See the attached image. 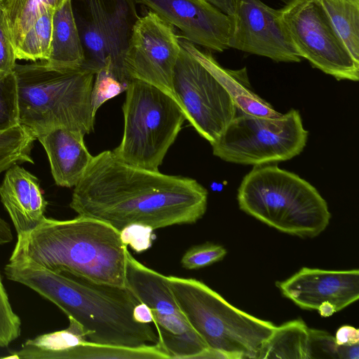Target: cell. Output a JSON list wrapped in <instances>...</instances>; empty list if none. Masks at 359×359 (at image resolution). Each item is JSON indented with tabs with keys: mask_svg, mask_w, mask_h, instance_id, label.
<instances>
[{
	"mask_svg": "<svg viewBox=\"0 0 359 359\" xmlns=\"http://www.w3.org/2000/svg\"><path fill=\"white\" fill-rule=\"evenodd\" d=\"M208 196L193 178L130 165L104 151L74 187L69 206L119 232L133 224L155 230L196 223L206 212Z\"/></svg>",
	"mask_w": 359,
	"mask_h": 359,
	"instance_id": "6da1fadb",
	"label": "cell"
},
{
	"mask_svg": "<svg viewBox=\"0 0 359 359\" xmlns=\"http://www.w3.org/2000/svg\"><path fill=\"white\" fill-rule=\"evenodd\" d=\"M4 273L60 308L82 327L88 341L138 348L156 344L157 334L133 316L138 300L126 287L97 283L65 273L8 262Z\"/></svg>",
	"mask_w": 359,
	"mask_h": 359,
	"instance_id": "7a4b0ae2",
	"label": "cell"
},
{
	"mask_svg": "<svg viewBox=\"0 0 359 359\" xmlns=\"http://www.w3.org/2000/svg\"><path fill=\"white\" fill-rule=\"evenodd\" d=\"M127 250L120 232L102 221L81 215L68 220L45 217L18 235L8 262L125 287Z\"/></svg>",
	"mask_w": 359,
	"mask_h": 359,
	"instance_id": "3957f363",
	"label": "cell"
},
{
	"mask_svg": "<svg viewBox=\"0 0 359 359\" xmlns=\"http://www.w3.org/2000/svg\"><path fill=\"white\" fill-rule=\"evenodd\" d=\"M20 124L36 138L55 128L84 135L93 130L90 96L95 72L81 68L62 70L44 61L15 64Z\"/></svg>",
	"mask_w": 359,
	"mask_h": 359,
	"instance_id": "277c9868",
	"label": "cell"
},
{
	"mask_svg": "<svg viewBox=\"0 0 359 359\" xmlns=\"http://www.w3.org/2000/svg\"><path fill=\"white\" fill-rule=\"evenodd\" d=\"M237 199L248 215L301 238L320 235L331 219L327 202L313 186L270 163L255 165L243 177Z\"/></svg>",
	"mask_w": 359,
	"mask_h": 359,
	"instance_id": "5b68a950",
	"label": "cell"
},
{
	"mask_svg": "<svg viewBox=\"0 0 359 359\" xmlns=\"http://www.w3.org/2000/svg\"><path fill=\"white\" fill-rule=\"evenodd\" d=\"M168 278L179 307L208 348L229 359H257L274 324L234 307L200 280Z\"/></svg>",
	"mask_w": 359,
	"mask_h": 359,
	"instance_id": "8992f818",
	"label": "cell"
},
{
	"mask_svg": "<svg viewBox=\"0 0 359 359\" xmlns=\"http://www.w3.org/2000/svg\"><path fill=\"white\" fill-rule=\"evenodd\" d=\"M126 92L123 137L112 151L125 163L157 171L185 116L172 95L151 84L133 79Z\"/></svg>",
	"mask_w": 359,
	"mask_h": 359,
	"instance_id": "52a82bcc",
	"label": "cell"
},
{
	"mask_svg": "<svg viewBox=\"0 0 359 359\" xmlns=\"http://www.w3.org/2000/svg\"><path fill=\"white\" fill-rule=\"evenodd\" d=\"M308 135L296 109L274 118L241 112L211 146L212 154L224 161L255 166L287 161L299 155L306 146Z\"/></svg>",
	"mask_w": 359,
	"mask_h": 359,
	"instance_id": "ba28073f",
	"label": "cell"
},
{
	"mask_svg": "<svg viewBox=\"0 0 359 359\" xmlns=\"http://www.w3.org/2000/svg\"><path fill=\"white\" fill-rule=\"evenodd\" d=\"M278 18L299 57L337 80L358 81L356 61L316 0H283Z\"/></svg>",
	"mask_w": 359,
	"mask_h": 359,
	"instance_id": "9c48e42d",
	"label": "cell"
},
{
	"mask_svg": "<svg viewBox=\"0 0 359 359\" xmlns=\"http://www.w3.org/2000/svg\"><path fill=\"white\" fill-rule=\"evenodd\" d=\"M71 1L83 49V67L96 73L110 60L115 76L128 84L123 70V57L139 18L137 0Z\"/></svg>",
	"mask_w": 359,
	"mask_h": 359,
	"instance_id": "30bf717a",
	"label": "cell"
},
{
	"mask_svg": "<svg viewBox=\"0 0 359 359\" xmlns=\"http://www.w3.org/2000/svg\"><path fill=\"white\" fill-rule=\"evenodd\" d=\"M126 287L151 309L158 343L169 358H198L208 347L179 307L168 276L141 264L127 250Z\"/></svg>",
	"mask_w": 359,
	"mask_h": 359,
	"instance_id": "8fae6325",
	"label": "cell"
},
{
	"mask_svg": "<svg viewBox=\"0 0 359 359\" xmlns=\"http://www.w3.org/2000/svg\"><path fill=\"white\" fill-rule=\"evenodd\" d=\"M172 89L186 120L210 144L237 115L238 109L224 88L182 46L173 72Z\"/></svg>",
	"mask_w": 359,
	"mask_h": 359,
	"instance_id": "7c38bea8",
	"label": "cell"
},
{
	"mask_svg": "<svg viewBox=\"0 0 359 359\" xmlns=\"http://www.w3.org/2000/svg\"><path fill=\"white\" fill-rule=\"evenodd\" d=\"M180 49L174 27L150 11L133 27L123 57L126 78L151 84L174 97L172 80Z\"/></svg>",
	"mask_w": 359,
	"mask_h": 359,
	"instance_id": "4fadbf2b",
	"label": "cell"
},
{
	"mask_svg": "<svg viewBox=\"0 0 359 359\" xmlns=\"http://www.w3.org/2000/svg\"><path fill=\"white\" fill-rule=\"evenodd\" d=\"M231 18L229 48L264 56L276 62H299L278 18V10L260 0H236Z\"/></svg>",
	"mask_w": 359,
	"mask_h": 359,
	"instance_id": "5bb4252c",
	"label": "cell"
},
{
	"mask_svg": "<svg viewBox=\"0 0 359 359\" xmlns=\"http://www.w3.org/2000/svg\"><path fill=\"white\" fill-rule=\"evenodd\" d=\"M177 27L182 38L209 51L229 48L231 18L205 0H137Z\"/></svg>",
	"mask_w": 359,
	"mask_h": 359,
	"instance_id": "9a60e30c",
	"label": "cell"
},
{
	"mask_svg": "<svg viewBox=\"0 0 359 359\" xmlns=\"http://www.w3.org/2000/svg\"><path fill=\"white\" fill-rule=\"evenodd\" d=\"M276 286L301 309L317 310L328 302L339 311L358 300L359 271L303 267L289 278L277 282Z\"/></svg>",
	"mask_w": 359,
	"mask_h": 359,
	"instance_id": "2e32d148",
	"label": "cell"
},
{
	"mask_svg": "<svg viewBox=\"0 0 359 359\" xmlns=\"http://www.w3.org/2000/svg\"><path fill=\"white\" fill-rule=\"evenodd\" d=\"M0 198L18 235L32 230L46 217L47 202L39 180L19 164L6 170Z\"/></svg>",
	"mask_w": 359,
	"mask_h": 359,
	"instance_id": "e0dca14e",
	"label": "cell"
},
{
	"mask_svg": "<svg viewBox=\"0 0 359 359\" xmlns=\"http://www.w3.org/2000/svg\"><path fill=\"white\" fill-rule=\"evenodd\" d=\"M84 135L67 128H55L36 139L43 147L53 177L58 186L75 187L81 180L93 156L89 153Z\"/></svg>",
	"mask_w": 359,
	"mask_h": 359,
	"instance_id": "ac0fdd59",
	"label": "cell"
},
{
	"mask_svg": "<svg viewBox=\"0 0 359 359\" xmlns=\"http://www.w3.org/2000/svg\"><path fill=\"white\" fill-rule=\"evenodd\" d=\"M179 43L219 82L231 96L238 110L249 115L266 118L278 117L282 114L252 91L245 67L238 70L226 69L216 61L209 50H201L182 37H179Z\"/></svg>",
	"mask_w": 359,
	"mask_h": 359,
	"instance_id": "d6986e66",
	"label": "cell"
},
{
	"mask_svg": "<svg viewBox=\"0 0 359 359\" xmlns=\"http://www.w3.org/2000/svg\"><path fill=\"white\" fill-rule=\"evenodd\" d=\"M45 63L53 68L74 70L83 67L85 57L71 0L54 11L50 54Z\"/></svg>",
	"mask_w": 359,
	"mask_h": 359,
	"instance_id": "ffe728a7",
	"label": "cell"
},
{
	"mask_svg": "<svg viewBox=\"0 0 359 359\" xmlns=\"http://www.w3.org/2000/svg\"><path fill=\"white\" fill-rule=\"evenodd\" d=\"M67 328L28 339L20 350L8 358L22 359H58L70 348L88 341L80 325L68 318Z\"/></svg>",
	"mask_w": 359,
	"mask_h": 359,
	"instance_id": "44dd1931",
	"label": "cell"
},
{
	"mask_svg": "<svg viewBox=\"0 0 359 359\" xmlns=\"http://www.w3.org/2000/svg\"><path fill=\"white\" fill-rule=\"evenodd\" d=\"M308 330L301 319L276 326L257 359H307Z\"/></svg>",
	"mask_w": 359,
	"mask_h": 359,
	"instance_id": "7402d4cb",
	"label": "cell"
},
{
	"mask_svg": "<svg viewBox=\"0 0 359 359\" xmlns=\"http://www.w3.org/2000/svg\"><path fill=\"white\" fill-rule=\"evenodd\" d=\"M353 57L359 62V0H316Z\"/></svg>",
	"mask_w": 359,
	"mask_h": 359,
	"instance_id": "603a6c76",
	"label": "cell"
},
{
	"mask_svg": "<svg viewBox=\"0 0 359 359\" xmlns=\"http://www.w3.org/2000/svg\"><path fill=\"white\" fill-rule=\"evenodd\" d=\"M65 0H0L15 51L46 8H60Z\"/></svg>",
	"mask_w": 359,
	"mask_h": 359,
	"instance_id": "cb8c5ba5",
	"label": "cell"
},
{
	"mask_svg": "<svg viewBox=\"0 0 359 359\" xmlns=\"http://www.w3.org/2000/svg\"><path fill=\"white\" fill-rule=\"evenodd\" d=\"M66 359H168L158 343L138 348L103 345L86 341L68 350Z\"/></svg>",
	"mask_w": 359,
	"mask_h": 359,
	"instance_id": "d4e9b609",
	"label": "cell"
},
{
	"mask_svg": "<svg viewBox=\"0 0 359 359\" xmlns=\"http://www.w3.org/2000/svg\"><path fill=\"white\" fill-rule=\"evenodd\" d=\"M54 9L44 8L15 50L16 58L46 61L50 54Z\"/></svg>",
	"mask_w": 359,
	"mask_h": 359,
	"instance_id": "484cf974",
	"label": "cell"
},
{
	"mask_svg": "<svg viewBox=\"0 0 359 359\" xmlns=\"http://www.w3.org/2000/svg\"><path fill=\"white\" fill-rule=\"evenodd\" d=\"M128 84L120 81L113 72L112 63L107 60L95 75L91 91L90 102L93 114L107 100L126 90Z\"/></svg>",
	"mask_w": 359,
	"mask_h": 359,
	"instance_id": "4316f807",
	"label": "cell"
},
{
	"mask_svg": "<svg viewBox=\"0 0 359 359\" xmlns=\"http://www.w3.org/2000/svg\"><path fill=\"white\" fill-rule=\"evenodd\" d=\"M19 124L18 84L13 72L0 78V131Z\"/></svg>",
	"mask_w": 359,
	"mask_h": 359,
	"instance_id": "83f0119b",
	"label": "cell"
},
{
	"mask_svg": "<svg viewBox=\"0 0 359 359\" xmlns=\"http://www.w3.org/2000/svg\"><path fill=\"white\" fill-rule=\"evenodd\" d=\"M226 253L223 246L207 242L188 249L182 257L181 264L185 269H198L222 260Z\"/></svg>",
	"mask_w": 359,
	"mask_h": 359,
	"instance_id": "f1b7e54d",
	"label": "cell"
},
{
	"mask_svg": "<svg viewBox=\"0 0 359 359\" xmlns=\"http://www.w3.org/2000/svg\"><path fill=\"white\" fill-rule=\"evenodd\" d=\"M20 332V318L12 309L0 273V348L7 347Z\"/></svg>",
	"mask_w": 359,
	"mask_h": 359,
	"instance_id": "f546056e",
	"label": "cell"
},
{
	"mask_svg": "<svg viewBox=\"0 0 359 359\" xmlns=\"http://www.w3.org/2000/svg\"><path fill=\"white\" fill-rule=\"evenodd\" d=\"M338 349L334 337L325 331L309 328L307 359H339Z\"/></svg>",
	"mask_w": 359,
	"mask_h": 359,
	"instance_id": "4dcf8cb0",
	"label": "cell"
},
{
	"mask_svg": "<svg viewBox=\"0 0 359 359\" xmlns=\"http://www.w3.org/2000/svg\"><path fill=\"white\" fill-rule=\"evenodd\" d=\"M16 60L7 20L0 4V78L13 72Z\"/></svg>",
	"mask_w": 359,
	"mask_h": 359,
	"instance_id": "1f68e13d",
	"label": "cell"
},
{
	"mask_svg": "<svg viewBox=\"0 0 359 359\" xmlns=\"http://www.w3.org/2000/svg\"><path fill=\"white\" fill-rule=\"evenodd\" d=\"M153 231L151 226L133 224L126 226L120 231V238L126 245H129L134 251L140 253L151 246Z\"/></svg>",
	"mask_w": 359,
	"mask_h": 359,
	"instance_id": "d6a6232c",
	"label": "cell"
},
{
	"mask_svg": "<svg viewBox=\"0 0 359 359\" xmlns=\"http://www.w3.org/2000/svg\"><path fill=\"white\" fill-rule=\"evenodd\" d=\"M338 345H353L359 343V330L351 325L340 327L334 337Z\"/></svg>",
	"mask_w": 359,
	"mask_h": 359,
	"instance_id": "836d02e7",
	"label": "cell"
},
{
	"mask_svg": "<svg viewBox=\"0 0 359 359\" xmlns=\"http://www.w3.org/2000/svg\"><path fill=\"white\" fill-rule=\"evenodd\" d=\"M133 316L135 321L141 323L153 322V316L150 308L144 303L137 304L133 309Z\"/></svg>",
	"mask_w": 359,
	"mask_h": 359,
	"instance_id": "e575fe53",
	"label": "cell"
},
{
	"mask_svg": "<svg viewBox=\"0 0 359 359\" xmlns=\"http://www.w3.org/2000/svg\"><path fill=\"white\" fill-rule=\"evenodd\" d=\"M339 359H358L359 344L353 345H339Z\"/></svg>",
	"mask_w": 359,
	"mask_h": 359,
	"instance_id": "d590c367",
	"label": "cell"
},
{
	"mask_svg": "<svg viewBox=\"0 0 359 359\" xmlns=\"http://www.w3.org/2000/svg\"><path fill=\"white\" fill-rule=\"evenodd\" d=\"M224 13L231 16L235 10L236 0H205Z\"/></svg>",
	"mask_w": 359,
	"mask_h": 359,
	"instance_id": "8d00e7d4",
	"label": "cell"
},
{
	"mask_svg": "<svg viewBox=\"0 0 359 359\" xmlns=\"http://www.w3.org/2000/svg\"><path fill=\"white\" fill-rule=\"evenodd\" d=\"M13 239V236L10 225L0 217V245L8 243Z\"/></svg>",
	"mask_w": 359,
	"mask_h": 359,
	"instance_id": "74e56055",
	"label": "cell"
},
{
	"mask_svg": "<svg viewBox=\"0 0 359 359\" xmlns=\"http://www.w3.org/2000/svg\"><path fill=\"white\" fill-rule=\"evenodd\" d=\"M320 315L323 317H328L332 316L334 313L337 312L334 306L328 302H325L322 303L317 309Z\"/></svg>",
	"mask_w": 359,
	"mask_h": 359,
	"instance_id": "f35d334b",
	"label": "cell"
}]
</instances>
